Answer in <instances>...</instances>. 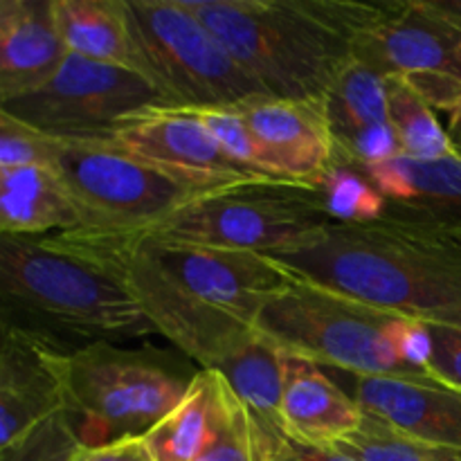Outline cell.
I'll return each mask as SVG.
<instances>
[{
  "label": "cell",
  "mask_w": 461,
  "mask_h": 461,
  "mask_svg": "<svg viewBox=\"0 0 461 461\" xmlns=\"http://www.w3.org/2000/svg\"><path fill=\"white\" fill-rule=\"evenodd\" d=\"M106 268L153 331L201 369H216L255 338L261 309L293 279L268 257L162 241L147 234H57Z\"/></svg>",
  "instance_id": "1"
},
{
  "label": "cell",
  "mask_w": 461,
  "mask_h": 461,
  "mask_svg": "<svg viewBox=\"0 0 461 461\" xmlns=\"http://www.w3.org/2000/svg\"><path fill=\"white\" fill-rule=\"evenodd\" d=\"M268 259L300 282L461 331V225L390 216L363 225L331 223Z\"/></svg>",
  "instance_id": "2"
},
{
  "label": "cell",
  "mask_w": 461,
  "mask_h": 461,
  "mask_svg": "<svg viewBox=\"0 0 461 461\" xmlns=\"http://www.w3.org/2000/svg\"><path fill=\"white\" fill-rule=\"evenodd\" d=\"M266 95L324 102L354 61L356 36L399 3L354 0H183Z\"/></svg>",
  "instance_id": "3"
},
{
  "label": "cell",
  "mask_w": 461,
  "mask_h": 461,
  "mask_svg": "<svg viewBox=\"0 0 461 461\" xmlns=\"http://www.w3.org/2000/svg\"><path fill=\"white\" fill-rule=\"evenodd\" d=\"M3 322L88 342L156 333L129 291L93 259L52 237H0Z\"/></svg>",
  "instance_id": "4"
},
{
  "label": "cell",
  "mask_w": 461,
  "mask_h": 461,
  "mask_svg": "<svg viewBox=\"0 0 461 461\" xmlns=\"http://www.w3.org/2000/svg\"><path fill=\"white\" fill-rule=\"evenodd\" d=\"M194 376L151 349L79 345L66 363V417L88 448L144 437L183 401Z\"/></svg>",
  "instance_id": "5"
},
{
  "label": "cell",
  "mask_w": 461,
  "mask_h": 461,
  "mask_svg": "<svg viewBox=\"0 0 461 461\" xmlns=\"http://www.w3.org/2000/svg\"><path fill=\"white\" fill-rule=\"evenodd\" d=\"M293 279V277H291ZM401 315L327 288L293 279L261 309L255 331L279 351L324 369L358 376H419L392 347V327Z\"/></svg>",
  "instance_id": "6"
},
{
  "label": "cell",
  "mask_w": 461,
  "mask_h": 461,
  "mask_svg": "<svg viewBox=\"0 0 461 461\" xmlns=\"http://www.w3.org/2000/svg\"><path fill=\"white\" fill-rule=\"evenodd\" d=\"M331 223L318 187L248 183L205 194L135 234L268 257L311 241Z\"/></svg>",
  "instance_id": "7"
},
{
  "label": "cell",
  "mask_w": 461,
  "mask_h": 461,
  "mask_svg": "<svg viewBox=\"0 0 461 461\" xmlns=\"http://www.w3.org/2000/svg\"><path fill=\"white\" fill-rule=\"evenodd\" d=\"M147 79L169 108H237L270 97L183 0H126Z\"/></svg>",
  "instance_id": "8"
},
{
  "label": "cell",
  "mask_w": 461,
  "mask_h": 461,
  "mask_svg": "<svg viewBox=\"0 0 461 461\" xmlns=\"http://www.w3.org/2000/svg\"><path fill=\"white\" fill-rule=\"evenodd\" d=\"M52 169L93 234H135L169 219L210 189L187 185L104 138H57Z\"/></svg>",
  "instance_id": "9"
},
{
  "label": "cell",
  "mask_w": 461,
  "mask_h": 461,
  "mask_svg": "<svg viewBox=\"0 0 461 461\" xmlns=\"http://www.w3.org/2000/svg\"><path fill=\"white\" fill-rule=\"evenodd\" d=\"M165 106L140 72L68 54L41 88L0 102V111L50 138H102L124 117Z\"/></svg>",
  "instance_id": "10"
},
{
  "label": "cell",
  "mask_w": 461,
  "mask_h": 461,
  "mask_svg": "<svg viewBox=\"0 0 461 461\" xmlns=\"http://www.w3.org/2000/svg\"><path fill=\"white\" fill-rule=\"evenodd\" d=\"M102 138L153 169L210 192L248 183H277L234 162L205 124L185 108H142L117 122Z\"/></svg>",
  "instance_id": "11"
},
{
  "label": "cell",
  "mask_w": 461,
  "mask_h": 461,
  "mask_svg": "<svg viewBox=\"0 0 461 461\" xmlns=\"http://www.w3.org/2000/svg\"><path fill=\"white\" fill-rule=\"evenodd\" d=\"M66 349L52 338L3 322L0 340V448L66 412Z\"/></svg>",
  "instance_id": "12"
},
{
  "label": "cell",
  "mask_w": 461,
  "mask_h": 461,
  "mask_svg": "<svg viewBox=\"0 0 461 461\" xmlns=\"http://www.w3.org/2000/svg\"><path fill=\"white\" fill-rule=\"evenodd\" d=\"M234 111L259 142L270 178L318 187L336 162L324 102L257 97Z\"/></svg>",
  "instance_id": "13"
},
{
  "label": "cell",
  "mask_w": 461,
  "mask_h": 461,
  "mask_svg": "<svg viewBox=\"0 0 461 461\" xmlns=\"http://www.w3.org/2000/svg\"><path fill=\"white\" fill-rule=\"evenodd\" d=\"M367 414L410 439L461 453V390L437 378L358 376L327 369Z\"/></svg>",
  "instance_id": "14"
},
{
  "label": "cell",
  "mask_w": 461,
  "mask_h": 461,
  "mask_svg": "<svg viewBox=\"0 0 461 461\" xmlns=\"http://www.w3.org/2000/svg\"><path fill=\"white\" fill-rule=\"evenodd\" d=\"M354 59L385 79H461V34L428 12L421 0H403L385 21L356 36Z\"/></svg>",
  "instance_id": "15"
},
{
  "label": "cell",
  "mask_w": 461,
  "mask_h": 461,
  "mask_svg": "<svg viewBox=\"0 0 461 461\" xmlns=\"http://www.w3.org/2000/svg\"><path fill=\"white\" fill-rule=\"evenodd\" d=\"M336 142V160L347 165H383L401 156L399 140L387 115L385 77L351 61L324 99Z\"/></svg>",
  "instance_id": "16"
},
{
  "label": "cell",
  "mask_w": 461,
  "mask_h": 461,
  "mask_svg": "<svg viewBox=\"0 0 461 461\" xmlns=\"http://www.w3.org/2000/svg\"><path fill=\"white\" fill-rule=\"evenodd\" d=\"M365 412L324 367L284 354L279 426L293 441L333 448L363 423Z\"/></svg>",
  "instance_id": "17"
},
{
  "label": "cell",
  "mask_w": 461,
  "mask_h": 461,
  "mask_svg": "<svg viewBox=\"0 0 461 461\" xmlns=\"http://www.w3.org/2000/svg\"><path fill=\"white\" fill-rule=\"evenodd\" d=\"M68 54L52 0H0V102L41 88Z\"/></svg>",
  "instance_id": "18"
},
{
  "label": "cell",
  "mask_w": 461,
  "mask_h": 461,
  "mask_svg": "<svg viewBox=\"0 0 461 461\" xmlns=\"http://www.w3.org/2000/svg\"><path fill=\"white\" fill-rule=\"evenodd\" d=\"M385 196L390 219L461 225V158L399 156L363 169Z\"/></svg>",
  "instance_id": "19"
},
{
  "label": "cell",
  "mask_w": 461,
  "mask_h": 461,
  "mask_svg": "<svg viewBox=\"0 0 461 461\" xmlns=\"http://www.w3.org/2000/svg\"><path fill=\"white\" fill-rule=\"evenodd\" d=\"M81 230V216L52 167L0 169V237H52Z\"/></svg>",
  "instance_id": "20"
},
{
  "label": "cell",
  "mask_w": 461,
  "mask_h": 461,
  "mask_svg": "<svg viewBox=\"0 0 461 461\" xmlns=\"http://www.w3.org/2000/svg\"><path fill=\"white\" fill-rule=\"evenodd\" d=\"M52 16L68 52L147 77L126 0H52Z\"/></svg>",
  "instance_id": "21"
},
{
  "label": "cell",
  "mask_w": 461,
  "mask_h": 461,
  "mask_svg": "<svg viewBox=\"0 0 461 461\" xmlns=\"http://www.w3.org/2000/svg\"><path fill=\"white\" fill-rule=\"evenodd\" d=\"M221 405V376L198 369L187 394L144 435L153 461H198L205 450Z\"/></svg>",
  "instance_id": "22"
},
{
  "label": "cell",
  "mask_w": 461,
  "mask_h": 461,
  "mask_svg": "<svg viewBox=\"0 0 461 461\" xmlns=\"http://www.w3.org/2000/svg\"><path fill=\"white\" fill-rule=\"evenodd\" d=\"M212 372L225 378L261 430L282 432L279 403L284 390V351L255 333L250 342Z\"/></svg>",
  "instance_id": "23"
},
{
  "label": "cell",
  "mask_w": 461,
  "mask_h": 461,
  "mask_svg": "<svg viewBox=\"0 0 461 461\" xmlns=\"http://www.w3.org/2000/svg\"><path fill=\"white\" fill-rule=\"evenodd\" d=\"M387 115L399 140L401 156L432 160L453 153L446 126L430 104L403 77H387Z\"/></svg>",
  "instance_id": "24"
},
{
  "label": "cell",
  "mask_w": 461,
  "mask_h": 461,
  "mask_svg": "<svg viewBox=\"0 0 461 461\" xmlns=\"http://www.w3.org/2000/svg\"><path fill=\"white\" fill-rule=\"evenodd\" d=\"M333 223H376L385 216L387 201L360 167L336 160L318 185Z\"/></svg>",
  "instance_id": "25"
},
{
  "label": "cell",
  "mask_w": 461,
  "mask_h": 461,
  "mask_svg": "<svg viewBox=\"0 0 461 461\" xmlns=\"http://www.w3.org/2000/svg\"><path fill=\"white\" fill-rule=\"evenodd\" d=\"M365 412V410H363ZM354 461H437L453 455L450 450L432 448L410 439L381 419L365 412L363 423L351 435L333 446Z\"/></svg>",
  "instance_id": "26"
},
{
  "label": "cell",
  "mask_w": 461,
  "mask_h": 461,
  "mask_svg": "<svg viewBox=\"0 0 461 461\" xmlns=\"http://www.w3.org/2000/svg\"><path fill=\"white\" fill-rule=\"evenodd\" d=\"M221 376V374H219ZM261 432L246 405L221 376V405L214 432L198 461H259Z\"/></svg>",
  "instance_id": "27"
},
{
  "label": "cell",
  "mask_w": 461,
  "mask_h": 461,
  "mask_svg": "<svg viewBox=\"0 0 461 461\" xmlns=\"http://www.w3.org/2000/svg\"><path fill=\"white\" fill-rule=\"evenodd\" d=\"M192 113L205 124V129L210 131L212 138L216 140V144H219L234 162L246 167L252 174L275 180L270 178L268 169H266L264 151H261L259 142H257L255 135L250 133L246 122L241 120V115H239L234 108H210V111Z\"/></svg>",
  "instance_id": "28"
},
{
  "label": "cell",
  "mask_w": 461,
  "mask_h": 461,
  "mask_svg": "<svg viewBox=\"0 0 461 461\" xmlns=\"http://www.w3.org/2000/svg\"><path fill=\"white\" fill-rule=\"evenodd\" d=\"M79 446L66 412H61L0 448V461H70Z\"/></svg>",
  "instance_id": "29"
},
{
  "label": "cell",
  "mask_w": 461,
  "mask_h": 461,
  "mask_svg": "<svg viewBox=\"0 0 461 461\" xmlns=\"http://www.w3.org/2000/svg\"><path fill=\"white\" fill-rule=\"evenodd\" d=\"M54 151H57V138H50L0 111V169L52 167Z\"/></svg>",
  "instance_id": "30"
},
{
  "label": "cell",
  "mask_w": 461,
  "mask_h": 461,
  "mask_svg": "<svg viewBox=\"0 0 461 461\" xmlns=\"http://www.w3.org/2000/svg\"><path fill=\"white\" fill-rule=\"evenodd\" d=\"M432 338V354L428 372L437 381L461 390V331L446 327H428Z\"/></svg>",
  "instance_id": "31"
},
{
  "label": "cell",
  "mask_w": 461,
  "mask_h": 461,
  "mask_svg": "<svg viewBox=\"0 0 461 461\" xmlns=\"http://www.w3.org/2000/svg\"><path fill=\"white\" fill-rule=\"evenodd\" d=\"M261 432V455L259 461H354L336 448H322V446H306L300 441L288 439L284 432L266 435Z\"/></svg>",
  "instance_id": "32"
},
{
  "label": "cell",
  "mask_w": 461,
  "mask_h": 461,
  "mask_svg": "<svg viewBox=\"0 0 461 461\" xmlns=\"http://www.w3.org/2000/svg\"><path fill=\"white\" fill-rule=\"evenodd\" d=\"M70 461H153L149 455L144 437H131V439L113 441L106 446H79Z\"/></svg>",
  "instance_id": "33"
},
{
  "label": "cell",
  "mask_w": 461,
  "mask_h": 461,
  "mask_svg": "<svg viewBox=\"0 0 461 461\" xmlns=\"http://www.w3.org/2000/svg\"><path fill=\"white\" fill-rule=\"evenodd\" d=\"M423 7L461 34V0H421Z\"/></svg>",
  "instance_id": "34"
},
{
  "label": "cell",
  "mask_w": 461,
  "mask_h": 461,
  "mask_svg": "<svg viewBox=\"0 0 461 461\" xmlns=\"http://www.w3.org/2000/svg\"><path fill=\"white\" fill-rule=\"evenodd\" d=\"M446 133H448L453 153L457 158H461V104L448 113V120H446Z\"/></svg>",
  "instance_id": "35"
}]
</instances>
